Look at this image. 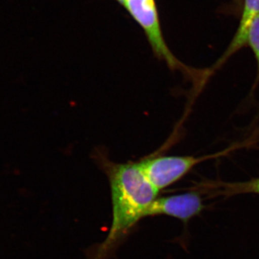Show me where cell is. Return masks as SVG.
I'll list each match as a JSON object with an SVG mask.
<instances>
[{"instance_id": "1", "label": "cell", "mask_w": 259, "mask_h": 259, "mask_svg": "<svg viewBox=\"0 0 259 259\" xmlns=\"http://www.w3.org/2000/svg\"><path fill=\"white\" fill-rule=\"evenodd\" d=\"M111 188L112 222L108 236L94 259H105L116 245L146 215L158 192L139 163L112 164L108 168Z\"/></svg>"}, {"instance_id": "2", "label": "cell", "mask_w": 259, "mask_h": 259, "mask_svg": "<svg viewBox=\"0 0 259 259\" xmlns=\"http://www.w3.org/2000/svg\"><path fill=\"white\" fill-rule=\"evenodd\" d=\"M121 5L143 29L155 55L158 59L164 61L171 69L180 70L190 77L202 76L195 74L194 70L179 61L168 49L162 33L155 0H123Z\"/></svg>"}, {"instance_id": "3", "label": "cell", "mask_w": 259, "mask_h": 259, "mask_svg": "<svg viewBox=\"0 0 259 259\" xmlns=\"http://www.w3.org/2000/svg\"><path fill=\"white\" fill-rule=\"evenodd\" d=\"M214 156H160L139 163L150 182L160 191L180 180L196 165Z\"/></svg>"}, {"instance_id": "4", "label": "cell", "mask_w": 259, "mask_h": 259, "mask_svg": "<svg viewBox=\"0 0 259 259\" xmlns=\"http://www.w3.org/2000/svg\"><path fill=\"white\" fill-rule=\"evenodd\" d=\"M203 209L202 199L198 194L189 192L156 198L146 211L145 217L163 214L187 223Z\"/></svg>"}, {"instance_id": "5", "label": "cell", "mask_w": 259, "mask_h": 259, "mask_svg": "<svg viewBox=\"0 0 259 259\" xmlns=\"http://www.w3.org/2000/svg\"><path fill=\"white\" fill-rule=\"evenodd\" d=\"M258 16L259 0H245L243 15L236 35L233 37L231 45L225 52L224 55L216 63L214 67H219L230 56L246 45L250 25Z\"/></svg>"}, {"instance_id": "6", "label": "cell", "mask_w": 259, "mask_h": 259, "mask_svg": "<svg viewBox=\"0 0 259 259\" xmlns=\"http://www.w3.org/2000/svg\"><path fill=\"white\" fill-rule=\"evenodd\" d=\"M223 194L227 195L243 193L259 194V178L240 183L223 184Z\"/></svg>"}, {"instance_id": "7", "label": "cell", "mask_w": 259, "mask_h": 259, "mask_svg": "<svg viewBox=\"0 0 259 259\" xmlns=\"http://www.w3.org/2000/svg\"><path fill=\"white\" fill-rule=\"evenodd\" d=\"M247 44L251 48L254 53L258 64V74L255 79V85L259 82V16L255 19L254 21L250 25L247 38Z\"/></svg>"}, {"instance_id": "8", "label": "cell", "mask_w": 259, "mask_h": 259, "mask_svg": "<svg viewBox=\"0 0 259 259\" xmlns=\"http://www.w3.org/2000/svg\"><path fill=\"white\" fill-rule=\"evenodd\" d=\"M115 1H117V3H120V4H122V2H123V0H115Z\"/></svg>"}]
</instances>
